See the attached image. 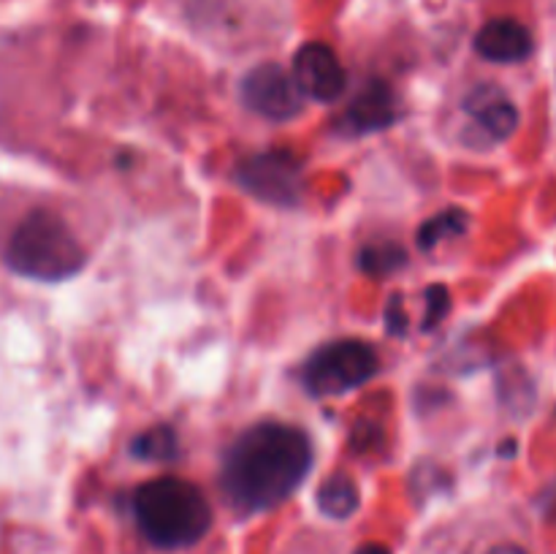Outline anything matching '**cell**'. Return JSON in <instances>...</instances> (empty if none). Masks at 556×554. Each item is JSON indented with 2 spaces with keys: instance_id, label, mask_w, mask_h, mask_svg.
Returning <instances> with one entry per match:
<instances>
[{
  "instance_id": "6da1fadb",
  "label": "cell",
  "mask_w": 556,
  "mask_h": 554,
  "mask_svg": "<svg viewBox=\"0 0 556 554\" xmlns=\"http://www.w3.org/2000/svg\"><path fill=\"white\" fill-rule=\"evenodd\" d=\"M313 467V443L293 424L261 421L237 435L226 451L220 487L239 514H261L286 503Z\"/></svg>"
},
{
  "instance_id": "7a4b0ae2",
  "label": "cell",
  "mask_w": 556,
  "mask_h": 554,
  "mask_svg": "<svg viewBox=\"0 0 556 554\" xmlns=\"http://www.w3.org/2000/svg\"><path fill=\"white\" fill-rule=\"evenodd\" d=\"M134 514L141 536L157 549L193 546L212 527L206 494L177 476L141 483L134 494Z\"/></svg>"
},
{
  "instance_id": "3957f363",
  "label": "cell",
  "mask_w": 556,
  "mask_h": 554,
  "mask_svg": "<svg viewBox=\"0 0 556 554\" xmlns=\"http://www.w3.org/2000/svg\"><path fill=\"white\" fill-rule=\"evenodd\" d=\"M5 266L30 280L60 282L87 264L74 228L52 210H30L11 231L3 250Z\"/></svg>"
},
{
  "instance_id": "277c9868",
  "label": "cell",
  "mask_w": 556,
  "mask_h": 554,
  "mask_svg": "<svg viewBox=\"0 0 556 554\" xmlns=\"http://www.w3.org/2000/svg\"><path fill=\"white\" fill-rule=\"evenodd\" d=\"M380 373V356L364 340H334L318 348L302 369V383L315 396H337L369 383Z\"/></svg>"
},
{
  "instance_id": "5b68a950",
  "label": "cell",
  "mask_w": 556,
  "mask_h": 554,
  "mask_svg": "<svg viewBox=\"0 0 556 554\" xmlns=\"http://www.w3.org/2000/svg\"><path fill=\"white\" fill-rule=\"evenodd\" d=\"M237 182L271 206H296L302 201V163L288 150H266L244 158L237 166Z\"/></svg>"
},
{
  "instance_id": "8992f818",
  "label": "cell",
  "mask_w": 556,
  "mask_h": 554,
  "mask_svg": "<svg viewBox=\"0 0 556 554\" xmlns=\"http://www.w3.org/2000/svg\"><path fill=\"white\" fill-rule=\"evenodd\" d=\"M242 103L258 117L271 123L293 119L304 109V96L299 92L296 81L282 65L261 63L242 76L239 85Z\"/></svg>"
},
{
  "instance_id": "52a82bcc",
  "label": "cell",
  "mask_w": 556,
  "mask_h": 554,
  "mask_svg": "<svg viewBox=\"0 0 556 554\" xmlns=\"http://www.w3.org/2000/svg\"><path fill=\"white\" fill-rule=\"evenodd\" d=\"M293 81L304 98L318 103H331L345 90L348 74L334 49L324 41H307L293 54Z\"/></svg>"
},
{
  "instance_id": "ba28073f",
  "label": "cell",
  "mask_w": 556,
  "mask_h": 554,
  "mask_svg": "<svg viewBox=\"0 0 556 554\" xmlns=\"http://www.w3.org/2000/svg\"><path fill=\"white\" fill-rule=\"evenodd\" d=\"M465 112L492 141H505L519 128V109L497 85H478L467 92Z\"/></svg>"
},
{
  "instance_id": "9c48e42d",
  "label": "cell",
  "mask_w": 556,
  "mask_h": 554,
  "mask_svg": "<svg viewBox=\"0 0 556 554\" xmlns=\"http://www.w3.org/2000/svg\"><path fill=\"white\" fill-rule=\"evenodd\" d=\"M396 119V98L386 81L375 79L364 85L356 92L351 103H348L345 114H342V125L351 134H375V130L389 128Z\"/></svg>"
},
{
  "instance_id": "30bf717a",
  "label": "cell",
  "mask_w": 556,
  "mask_h": 554,
  "mask_svg": "<svg viewBox=\"0 0 556 554\" xmlns=\"http://www.w3.org/2000/svg\"><path fill=\"white\" fill-rule=\"evenodd\" d=\"M535 49L532 33L510 16L486 22L476 36V52L492 63H521Z\"/></svg>"
},
{
  "instance_id": "8fae6325",
  "label": "cell",
  "mask_w": 556,
  "mask_h": 554,
  "mask_svg": "<svg viewBox=\"0 0 556 554\" xmlns=\"http://www.w3.org/2000/svg\"><path fill=\"white\" fill-rule=\"evenodd\" d=\"M315 503H318L320 514L329 516V519H348L362 505V494H358L356 481L348 473L337 470L320 483Z\"/></svg>"
},
{
  "instance_id": "7c38bea8",
  "label": "cell",
  "mask_w": 556,
  "mask_h": 554,
  "mask_svg": "<svg viewBox=\"0 0 556 554\" xmlns=\"http://www.w3.org/2000/svg\"><path fill=\"white\" fill-rule=\"evenodd\" d=\"M407 264V253L396 242H375L358 250V269L367 277H386Z\"/></svg>"
},
{
  "instance_id": "4fadbf2b",
  "label": "cell",
  "mask_w": 556,
  "mask_h": 554,
  "mask_svg": "<svg viewBox=\"0 0 556 554\" xmlns=\"http://www.w3.org/2000/svg\"><path fill=\"white\" fill-rule=\"evenodd\" d=\"M470 226V215L465 210H443L440 215L429 217L421 228H418V248L434 250L443 239L459 237Z\"/></svg>"
},
{
  "instance_id": "5bb4252c",
  "label": "cell",
  "mask_w": 556,
  "mask_h": 554,
  "mask_svg": "<svg viewBox=\"0 0 556 554\" xmlns=\"http://www.w3.org/2000/svg\"><path fill=\"white\" fill-rule=\"evenodd\" d=\"M177 451H179V440L172 427H152L147 429V432H141L139 438L130 443V454H134L136 459H144V462L177 459Z\"/></svg>"
},
{
  "instance_id": "9a60e30c",
  "label": "cell",
  "mask_w": 556,
  "mask_h": 554,
  "mask_svg": "<svg viewBox=\"0 0 556 554\" xmlns=\"http://www.w3.org/2000/svg\"><path fill=\"white\" fill-rule=\"evenodd\" d=\"M448 310H451L448 288L440 286V282L429 286L427 288V315H424V331L434 329V326H438L440 320L448 315Z\"/></svg>"
},
{
  "instance_id": "2e32d148",
  "label": "cell",
  "mask_w": 556,
  "mask_h": 554,
  "mask_svg": "<svg viewBox=\"0 0 556 554\" xmlns=\"http://www.w3.org/2000/svg\"><path fill=\"white\" fill-rule=\"evenodd\" d=\"M386 331L391 337H402L407 331V315L405 307H402V297L400 293H391L389 304H386Z\"/></svg>"
},
{
  "instance_id": "e0dca14e",
  "label": "cell",
  "mask_w": 556,
  "mask_h": 554,
  "mask_svg": "<svg viewBox=\"0 0 556 554\" xmlns=\"http://www.w3.org/2000/svg\"><path fill=\"white\" fill-rule=\"evenodd\" d=\"M380 427H375V424H358L356 432H353V449H372V445L380 443Z\"/></svg>"
},
{
  "instance_id": "ac0fdd59",
  "label": "cell",
  "mask_w": 556,
  "mask_h": 554,
  "mask_svg": "<svg viewBox=\"0 0 556 554\" xmlns=\"http://www.w3.org/2000/svg\"><path fill=\"white\" fill-rule=\"evenodd\" d=\"M353 554H391V549L383 543H362Z\"/></svg>"
},
{
  "instance_id": "d6986e66",
  "label": "cell",
  "mask_w": 556,
  "mask_h": 554,
  "mask_svg": "<svg viewBox=\"0 0 556 554\" xmlns=\"http://www.w3.org/2000/svg\"><path fill=\"white\" fill-rule=\"evenodd\" d=\"M489 554H530V552H525L521 546H514V543H503V546H494Z\"/></svg>"
}]
</instances>
